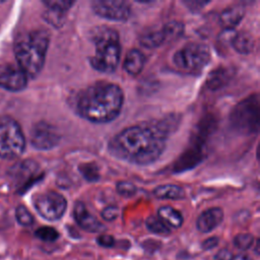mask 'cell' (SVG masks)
Masks as SVG:
<instances>
[{
	"label": "cell",
	"instance_id": "cell-1",
	"mask_svg": "<svg viewBox=\"0 0 260 260\" xmlns=\"http://www.w3.org/2000/svg\"><path fill=\"white\" fill-rule=\"evenodd\" d=\"M170 130L164 121L142 123L127 127L109 142V150L119 159L135 165L154 162L166 147Z\"/></svg>",
	"mask_w": 260,
	"mask_h": 260
},
{
	"label": "cell",
	"instance_id": "cell-2",
	"mask_svg": "<svg viewBox=\"0 0 260 260\" xmlns=\"http://www.w3.org/2000/svg\"><path fill=\"white\" fill-rule=\"evenodd\" d=\"M122 88L112 82L98 81L77 99L76 110L80 117L92 123H108L116 119L123 107Z\"/></svg>",
	"mask_w": 260,
	"mask_h": 260
},
{
	"label": "cell",
	"instance_id": "cell-3",
	"mask_svg": "<svg viewBox=\"0 0 260 260\" xmlns=\"http://www.w3.org/2000/svg\"><path fill=\"white\" fill-rule=\"evenodd\" d=\"M50 36L39 28L20 34L14 42V54L17 65L28 78H35L42 71L49 48Z\"/></svg>",
	"mask_w": 260,
	"mask_h": 260
},
{
	"label": "cell",
	"instance_id": "cell-4",
	"mask_svg": "<svg viewBox=\"0 0 260 260\" xmlns=\"http://www.w3.org/2000/svg\"><path fill=\"white\" fill-rule=\"evenodd\" d=\"M94 54L89 59L91 66L104 73H113L121 57V45L118 32L110 27L102 26L96 28L92 37Z\"/></svg>",
	"mask_w": 260,
	"mask_h": 260
},
{
	"label": "cell",
	"instance_id": "cell-5",
	"mask_svg": "<svg viewBox=\"0 0 260 260\" xmlns=\"http://www.w3.org/2000/svg\"><path fill=\"white\" fill-rule=\"evenodd\" d=\"M259 96L257 93L248 96L235 106L231 113L233 128L242 134H254L259 130Z\"/></svg>",
	"mask_w": 260,
	"mask_h": 260
},
{
	"label": "cell",
	"instance_id": "cell-6",
	"mask_svg": "<svg viewBox=\"0 0 260 260\" xmlns=\"http://www.w3.org/2000/svg\"><path fill=\"white\" fill-rule=\"evenodd\" d=\"M25 148V138L19 124L11 117L0 119V157L13 159Z\"/></svg>",
	"mask_w": 260,
	"mask_h": 260
},
{
	"label": "cell",
	"instance_id": "cell-7",
	"mask_svg": "<svg viewBox=\"0 0 260 260\" xmlns=\"http://www.w3.org/2000/svg\"><path fill=\"white\" fill-rule=\"evenodd\" d=\"M210 50L207 45L191 42L178 50L174 57V64L188 73L201 72L210 61Z\"/></svg>",
	"mask_w": 260,
	"mask_h": 260
},
{
	"label": "cell",
	"instance_id": "cell-8",
	"mask_svg": "<svg viewBox=\"0 0 260 260\" xmlns=\"http://www.w3.org/2000/svg\"><path fill=\"white\" fill-rule=\"evenodd\" d=\"M34 205L38 213L47 220H58L66 211L67 201L63 195L56 191H45L34 199Z\"/></svg>",
	"mask_w": 260,
	"mask_h": 260
},
{
	"label": "cell",
	"instance_id": "cell-9",
	"mask_svg": "<svg viewBox=\"0 0 260 260\" xmlns=\"http://www.w3.org/2000/svg\"><path fill=\"white\" fill-rule=\"evenodd\" d=\"M9 179L13 187H15L19 193H23L41 179L39 166L36 161L30 159L22 160L10 169Z\"/></svg>",
	"mask_w": 260,
	"mask_h": 260
},
{
	"label": "cell",
	"instance_id": "cell-10",
	"mask_svg": "<svg viewBox=\"0 0 260 260\" xmlns=\"http://www.w3.org/2000/svg\"><path fill=\"white\" fill-rule=\"evenodd\" d=\"M91 8L96 15L114 21L127 20L131 12L129 3L120 0H94Z\"/></svg>",
	"mask_w": 260,
	"mask_h": 260
},
{
	"label": "cell",
	"instance_id": "cell-11",
	"mask_svg": "<svg viewBox=\"0 0 260 260\" xmlns=\"http://www.w3.org/2000/svg\"><path fill=\"white\" fill-rule=\"evenodd\" d=\"M60 134L55 126L41 121L34 125L30 131V143L40 150H49L57 146L60 141Z\"/></svg>",
	"mask_w": 260,
	"mask_h": 260
},
{
	"label": "cell",
	"instance_id": "cell-12",
	"mask_svg": "<svg viewBox=\"0 0 260 260\" xmlns=\"http://www.w3.org/2000/svg\"><path fill=\"white\" fill-rule=\"evenodd\" d=\"M28 77L18 65L5 64L0 67V87L9 91H20L27 85Z\"/></svg>",
	"mask_w": 260,
	"mask_h": 260
},
{
	"label": "cell",
	"instance_id": "cell-13",
	"mask_svg": "<svg viewBox=\"0 0 260 260\" xmlns=\"http://www.w3.org/2000/svg\"><path fill=\"white\" fill-rule=\"evenodd\" d=\"M73 216L78 225L86 232L100 233L106 230L105 225L98 220L85 207L84 203L76 202L73 209Z\"/></svg>",
	"mask_w": 260,
	"mask_h": 260
},
{
	"label": "cell",
	"instance_id": "cell-14",
	"mask_svg": "<svg viewBox=\"0 0 260 260\" xmlns=\"http://www.w3.org/2000/svg\"><path fill=\"white\" fill-rule=\"evenodd\" d=\"M223 219V211L219 207H212L203 211L196 221V226L201 233H209L217 228Z\"/></svg>",
	"mask_w": 260,
	"mask_h": 260
},
{
	"label": "cell",
	"instance_id": "cell-15",
	"mask_svg": "<svg viewBox=\"0 0 260 260\" xmlns=\"http://www.w3.org/2000/svg\"><path fill=\"white\" fill-rule=\"evenodd\" d=\"M202 158H203L202 144L198 140H196L193 147L188 149L185 153H183V155L176 162L175 171L181 172L184 170L191 169L195 167L199 161H201Z\"/></svg>",
	"mask_w": 260,
	"mask_h": 260
},
{
	"label": "cell",
	"instance_id": "cell-16",
	"mask_svg": "<svg viewBox=\"0 0 260 260\" xmlns=\"http://www.w3.org/2000/svg\"><path fill=\"white\" fill-rule=\"evenodd\" d=\"M245 14V7L242 4H234L226 7L219 15L220 23L228 29H234L240 23Z\"/></svg>",
	"mask_w": 260,
	"mask_h": 260
},
{
	"label": "cell",
	"instance_id": "cell-17",
	"mask_svg": "<svg viewBox=\"0 0 260 260\" xmlns=\"http://www.w3.org/2000/svg\"><path fill=\"white\" fill-rule=\"evenodd\" d=\"M234 70L230 67H217L209 73L206 79V86L210 90H216L225 85L232 78Z\"/></svg>",
	"mask_w": 260,
	"mask_h": 260
},
{
	"label": "cell",
	"instance_id": "cell-18",
	"mask_svg": "<svg viewBox=\"0 0 260 260\" xmlns=\"http://www.w3.org/2000/svg\"><path fill=\"white\" fill-rule=\"evenodd\" d=\"M145 64V56L143 53L137 49L130 50L124 59V69L130 75H138Z\"/></svg>",
	"mask_w": 260,
	"mask_h": 260
},
{
	"label": "cell",
	"instance_id": "cell-19",
	"mask_svg": "<svg viewBox=\"0 0 260 260\" xmlns=\"http://www.w3.org/2000/svg\"><path fill=\"white\" fill-rule=\"evenodd\" d=\"M231 46L240 54H249L255 47V40L248 31L236 32Z\"/></svg>",
	"mask_w": 260,
	"mask_h": 260
},
{
	"label": "cell",
	"instance_id": "cell-20",
	"mask_svg": "<svg viewBox=\"0 0 260 260\" xmlns=\"http://www.w3.org/2000/svg\"><path fill=\"white\" fill-rule=\"evenodd\" d=\"M157 216L169 228L178 229L183 224V216L181 212L172 206H161L157 211Z\"/></svg>",
	"mask_w": 260,
	"mask_h": 260
},
{
	"label": "cell",
	"instance_id": "cell-21",
	"mask_svg": "<svg viewBox=\"0 0 260 260\" xmlns=\"http://www.w3.org/2000/svg\"><path fill=\"white\" fill-rule=\"evenodd\" d=\"M153 194L159 199H181L185 197V190L179 185L165 184L157 186Z\"/></svg>",
	"mask_w": 260,
	"mask_h": 260
},
{
	"label": "cell",
	"instance_id": "cell-22",
	"mask_svg": "<svg viewBox=\"0 0 260 260\" xmlns=\"http://www.w3.org/2000/svg\"><path fill=\"white\" fill-rule=\"evenodd\" d=\"M164 42H166V39L161 29L145 32L139 39L140 45L146 49H155L164 44Z\"/></svg>",
	"mask_w": 260,
	"mask_h": 260
},
{
	"label": "cell",
	"instance_id": "cell-23",
	"mask_svg": "<svg viewBox=\"0 0 260 260\" xmlns=\"http://www.w3.org/2000/svg\"><path fill=\"white\" fill-rule=\"evenodd\" d=\"M145 225L148 231L156 235L166 236L171 233V229L168 225H166L158 216H154V215L148 216L145 220Z\"/></svg>",
	"mask_w": 260,
	"mask_h": 260
},
{
	"label": "cell",
	"instance_id": "cell-24",
	"mask_svg": "<svg viewBox=\"0 0 260 260\" xmlns=\"http://www.w3.org/2000/svg\"><path fill=\"white\" fill-rule=\"evenodd\" d=\"M166 41H173L179 37L184 31V25L182 22L177 21V20H172L164 25L161 28Z\"/></svg>",
	"mask_w": 260,
	"mask_h": 260
},
{
	"label": "cell",
	"instance_id": "cell-25",
	"mask_svg": "<svg viewBox=\"0 0 260 260\" xmlns=\"http://www.w3.org/2000/svg\"><path fill=\"white\" fill-rule=\"evenodd\" d=\"M82 177L89 182H95L100 179V170L95 162H83L78 166Z\"/></svg>",
	"mask_w": 260,
	"mask_h": 260
},
{
	"label": "cell",
	"instance_id": "cell-26",
	"mask_svg": "<svg viewBox=\"0 0 260 260\" xmlns=\"http://www.w3.org/2000/svg\"><path fill=\"white\" fill-rule=\"evenodd\" d=\"M65 17H66L65 12L51 9V8H47L46 12L44 13V19L55 27L62 26V24L65 21Z\"/></svg>",
	"mask_w": 260,
	"mask_h": 260
},
{
	"label": "cell",
	"instance_id": "cell-27",
	"mask_svg": "<svg viewBox=\"0 0 260 260\" xmlns=\"http://www.w3.org/2000/svg\"><path fill=\"white\" fill-rule=\"evenodd\" d=\"M36 236L45 242H54L59 238V233L52 226H41L36 231Z\"/></svg>",
	"mask_w": 260,
	"mask_h": 260
},
{
	"label": "cell",
	"instance_id": "cell-28",
	"mask_svg": "<svg viewBox=\"0 0 260 260\" xmlns=\"http://www.w3.org/2000/svg\"><path fill=\"white\" fill-rule=\"evenodd\" d=\"M15 217H16V220L18 221V223L21 225H24V226H28V225L32 224V222H34V216L28 211V209L23 205H19L16 207Z\"/></svg>",
	"mask_w": 260,
	"mask_h": 260
},
{
	"label": "cell",
	"instance_id": "cell-29",
	"mask_svg": "<svg viewBox=\"0 0 260 260\" xmlns=\"http://www.w3.org/2000/svg\"><path fill=\"white\" fill-rule=\"evenodd\" d=\"M47 8L59 10L62 12L67 13V11L70 9V7L74 4V1L70 0H47L43 2Z\"/></svg>",
	"mask_w": 260,
	"mask_h": 260
},
{
	"label": "cell",
	"instance_id": "cell-30",
	"mask_svg": "<svg viewBox=\"0 0 260 260\" xmlns=\"http://www.w3.org/2000/svg\"><path fill=\"white\" fill-rule=\"evenodd\" d=\"M254 242V238L250 234H239L234 239V245L240 250H248Z\"/></svg>",
	"mask_w": 260,
	"mask_h": 260
},
{
	"label": "cell",
	"instance_id": "cell-31",
	"mask_svg": "<svg viewBox=\"0 0 260 260\" xmlns=\"http://www.w3.org/2000/svg\"><path fill=\"white\" fill-rule=\"evenodd\" d=\"M117 192L124 197L133 196L136 193V186L129 181H120L117 183Z\"/></svg>",
	"mask_w": 260,
	"mask_h": 260
},
{
	"label": "cell",
	"instance_id": "cell-32",
	"mask_svg": "<svg viewBox=\"0 0 260 260\" xmlns=\"http://www.w3.org/2000/svg\"><path fill=\"white\" fill-rule=\"evenodd\" d=\"M118 215H119V208L117 206L110 205V206H107L102 211V217L108 221L115 220L118 217Z\"/></svg>",
	"mask_w": 260,
	"mask_h": 260
},
{
	"label": "cell",
	"instance_id": "cell-33",
	"mask_svg": "<svg viewBox=\"0 0 260 260\" xmlns=\"http://www.w3.org/2000/svg\"><path fill=\"white\" fill-rule=\"evenodd\" d=\"M237 31H235L234 29H228L224 28V30L219 35L218 37V42L220 44H225V45H231L235 35Z\"/></svg>",
	"mask_w": 260,
	"mask_h": 260
},
{
	"label": "cell",
	"instance_id": "cell-34",
	"mask_svg": "<svg viewBox=\"0 0 260 260\" xmlns=\"http://www.w3.org/2000/svg\"><path fill=\"white\" fill-rule=\"evenodd\" d=\"M96 243L105 248H111L115 245V239L111 235H101L96 238Z\"/></svg>",
	"mask_w": 260,
	"mask_h": 260
},
{
	"label": "cell",
	"instance_id": "cell-35",
	"mask_svg": "<svg viewBox=\"0 0 260 260\" xmlns=\"http://www.w3.org/2000/svg\"><path fill=\"white\" fill-rule=\"evenodd\" d=\"M187 8H189L190 10H192L193 12H197L199 10H201L206 4H208V1H200V0H195V1H184L183 2Z\"/></svg>",
	"mask_w": 260,
	"mask_h": 260
},
{
	"label": "cell",
	"instance_id": "cell-36",
	"mask_svg": "<svg viewBox=\"0 0 260 260\" xmlns=\"http://www.w3.org/2000/svg\"><path fill=\"white\" fill-rule=\"evenodd\" d=\"M216 260H235V255L229 249H221L215 255Z\"/></svg>",
	"mask_w": 260,
	"mask_h": 260
},
{
	"label": "cell",
	"instance_id": "cell-37",
	"mask_svg": "<svg viewBox=\"0 0 260 260\" xmlns=\"http://www.w3.org/2000/svg\"><path fill=\"white\" fill-rule=\"evenodd\" d=\"M219 239L217 237H211L206 239L203 243H202V249L203 250H210L214 247H216L218 245Z\"/></svg>",
	"mask_w": 260,
	"mask_h": 260
},
{
	"label": "cell",
	"instance_id": "cell-38",
	"mask_svg": "<svg viewBox=\"0 0 260 260\" xmlns=\"http://www.w3.org/2000/svg\"><path fill=\"white\" fill-rule=\"evenodd\" d=\"M235 260H252L251 257L247 254H241L238 257H235Z\"/></svg>",
	"mask_w": 260,
	"mask_h": 260
}]
</instances>
